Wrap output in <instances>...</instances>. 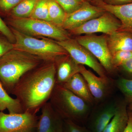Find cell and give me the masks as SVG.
Instances as JSON below:
<instances>
[{"label":"cell","mask_w":132,"mask_h":132,"mask_svg":"<svg viewBox=\"0 0 132 132\" xmlns=\"http://www.w3.org/2000/svg\"><path fill=\"white\" fill-rule=\"evenodd\" d=\"M38 0H22L11 10L13 18H30Z\"/></svg>","instance_id":"cell-21"},{"label":"cell","mask_w":132,"mask_h":132,"mask_svg":"<svg viewBox=\"0 0 132 132\" xmlns=\"http://www.w3.org/2000/svg\"><path fill=\"white\" fill-rule=\"evenodd\" d=\"M56 42L64 48L72 59L79 65L89 67L99 76L103 78L108 77L106 71L98 61L75 39L70 38L61 41H56Z\"/></svg>","instance_id":"cell-8"},{"label":"cell","mask_w":132,"mask_h":132,"mask_svg":"<svg viewBox=\"0 0 132 132\" xmlns=\"http://www.w3.org/2000/svg\"><path fill=\"white\" fill-rule=\"evenodd\" d=\"M40 111L36 132H64V120L54 110L49 101Z\"/></svg>","instance_id":"cell-13"},{"label":"cell","mask_w":132,"mask_h":132,"mask_svg":"<svg viewBox=\"0 0 132 132\" xmlns=\"http://www.w3.org/2000/svg\"><path fill=\"white\" fill-rule=\"evenodd\" d=\"M38 120L36 114L27 112L7 114L0 112V132H35Z\"/></svg>","instance_id":"cell-10"},{"label":"cell","mask_w":132,"mask_h":132,"mask_svg":"<svg viewBox=\"0 0 132 132\" xmlns=\"http://www.w3.org/2000/svg\"><path fill=\"white\" fill-rule=\"evenodd\" d=\"M13 48V43L10 42L4 36L0 35V57Z\"/></svg>","instance_id":"cell-29"},{"label":"cell","mask_w":132,"mask_h":132,"mask_svg":"<svg viewBox=\"0 0 132 132\" xmlns=\"http://www.w3.org/2000/svg\"><path fill=\"white\" fill-rule=\"evenodd\" d=\"M108 45L111 55L119 51L132 52V34L118 31L107 35Z\"/></svg>","instance_id":"cell-17"},{"label":"cell","mask_w":132,"mask_h":132,"mask_svg":"<svg viewBox=\"0 0 132 132\" xmlns=\"http://www.w3.org/2000/svg\"><path fill=\"white\" fill-rule=\"evenodd\" d=\"M105 12L101 7L87 1L75 12L66 15L62 28L69 32L90 20L101 16Z\"/></svg>","instance_id":"cell-12"},{"label":"cell","mask_w":132,"mask_h":132,"mask_svg":"<svg viewBox=\"0 0 132 132\" xmlns=\"http://www.w3.org/2000/svg\"><path fill=\"white\" fill-rule=\"evenodd\" d=\"M116 88L120 91L127 106H132V80L121 77L115 80Z\"/></svg>","instance_id":"cell-22"},{"label":"cell","mask_w":132,"mask_h":132,"mask_svg":"<svg viewBox=\"0 0 132 132\" xmlns=\"http://www.w3.org/2000/svg\"><path fill=\"white\" fill-rule=\"evenodd\" d=\"M91 2L114 15L120 21L121 26L118 31L132 34V3L121 6L106 4L102 0H92Z\"/></svg>","instance_id":"cell-14"},{"label":"cell","mask_w":132,"mask_h":132,"mask_svg":"<svg viewBox=\"0 0 132 132\" xmlns=\"http://www.w3.org/2000/svg\"><path fill=\"white\" fill-rule=\"evenodd\" d=\"M132 57V52L119 51L112 55V63L114 70L117 72L118 69L128 59Z\"/></svg>","instance_id":"cell-25"},{"label":"cell","mask_w":132,"mask_h":132,"mask_svg":"<svg viewBox=\"0 0 132 132\" xmlns=\"http://www.w3.org/2000/svg\"><path fill=\"white\" fill-rule=\"evenodd\" d=\"M75 39L98 61L107 74L115 73L116 71L112 65V55L108 45L107 35L87 34L78 36Z\"/></svg>","instance_id":"cell-6"},{"label":"cell","mask_w":132,"mask_h":132,"mask_svg":"<svg viewBox=\"0 0 132 132\" xmlns=\"http://www.w3.org/2000/svg\"><path fill=\"white\" fill-rule=\"evenodd\" d=\"M22 0H0V9L4 12L11 11Z\"/></svg>","instance_id":"cell-30"},{"label":"cell","mask_w":132,"mask_h":132,"mask_svg":"<svg viewBox=\"0 0 132 132\" xmlns=\"http://www.w3.org/2000/svg\"><path fill=\"white\" fill-rule=\"evenodd\" d=\"M15 38L14 49L20 50L39 58L46 62H53L59 57L68 54L64 48L56 41L39 39L10 28Z\"/></svg>","instance_id":"cell-4"},{"label":"cell","mask_w":132,"mask_h":132,"mask_svg":"<svg viewBox=\"0 0 132 132\" xmlns=\"http://www.w3.org/2000/svg\"><path fill=\"white\" fill-rule=\"evenodd\" d=\"M108 5L113 6H121L132 3V0H102Z\"/></svg>","instance_id":"cell-31"},{"label":"cell","mask_w":132,"mask_h":132,"mask_svg":"<svg viewBox=\"0 0 132 132\" xmlns=\"http://www.w3.org/2000/svg\"><path fill=\"white\" fill-rule=\"evenodd\" d=\"M8 21L12 28L33 37H47L57 41L71 38L68 31L50 22L31 18L19 19L13 17L9 20Z\"/></svg>","instance_id":"cell-5"},{"label":"cell","mask_w":132,"mask_h":132,"mask_svg":"<svg viewBox=\"0 0 132 132\" xmlns=\"http://www.w3.org/2000/svg\"><path fill=\"white\" fill-rule=\"evenodd\" d=\"M0 34H1V32H0Z\"/></svg>","instance_id":"cell-35"},{"label":"cell","mask_w":132,"mask_h":132,"mask_svg":"<svg viewBox=\"0 0 132 132\" xmlns=\"http://www.w3.org/2000/svg\"><path fill=\"white\" fill-rule=\"evenodd\" d=\"M80 73L87 84L95 105L112 96L114 89L116 88L115 80L109 77L103 78L97 76L82 65H80Z\"/></svg>","instance_id":"cell-9"},{"label":"cell","mask_w":132,"mask_h":132,"mask_svg":"<svg viewBox=\"0 0 132 132\" xmlns=\"http://www.w3.org/2000/svg\"><path fill=\"white\" fill-rule=\"evenodd\" d=\"M127 107L124 99H121L115 115L102 132H124L128 121Z\"/></svg>","instance_id":"cell-18"},{"label":"cell","mask_w":132,"mask_h":132,"mask_svg":"<svg viewBox=\"0 0 132 132\" xmlns=\"http://www.w3.org/2000/svg\"><path fill=\"white\" fill-rule=\"evenodd\" d=\"M121 99L112 96L95 104L87 121L85 126L91 132H102L115 115Z\"/></svg>","instance_id":"cell-7"},{"label":"cell","mask_w":132,"mask_h":132,"mask_svg":"<svg viewBox=\"0 0 132 132\" xmlns=\"http://www.w3.org/2000/svg\"><path fill=\"white\" fill-rule=\"evenodd\" d=\"M121 26L120 21L114 15L106 11L101 16L90 20L69 32L77 36L97 33L109 35L119 31Z\"/></svg>","instance_id":"cell-11"},{"label":"cell","mask_w":132,"mask_h":132,"mask_svg":"<svg viewBox=\"0 0 132 132\" xmlns=\"http://www.w3.org/2000/svg\"><path fill=\"white\" fill-rule=\"evenodd\" d=\"M48 16L50 22L62 28L67 14L55 0H48Z\"/></svg>","instance_id":"cell-20"},{"label":"cell","mask_w":132,"mask_h":132,"mask_svg":"<svg viewBox=\"0 0 132 132\" xmlns=\"http://www.w3.org/2000/svg\"><path fill=\"white\" fill-rule=\"evenodd\" d=\"M56 67V84L62 85L75 75L80 73V65L69 54L59 57L54 62Z\"/></svg>","instance_id":"cell-15"},{"label":"cell","mask_w":132,"mask_h":132,"mask_svg":"<svg viewBox=\"0 0 132 132\" xmlns=\"http://www.w3.org/2000/svg\"><path fill=\"white\" fill-rule=\"evenodd\" d=\"M43 61L26 52L11 50L0 57V81L7 92L11 94L20 79Z\"/></svg>","instance_id":"cell-2"},{"label":"cell","mask_w":132,"mask_h":132,"mask_svg":"<svg viewBox=\"0 0 132 132\" xmlns=\"http://www.w3.org/2000/svg\"><path fill=\"white\" fill-rule=\"evenodd\" d=\"M0 32L4 36L12 43L15 42V38L10 28L7 26L6 23L0 16Z\"/></svg>","instance_id":"cell-28"},{"label":"cell","mask_w":132,"mask_h":132,"mask_svg":"<svg viewBox=\"0 0 132 132\" xmlns=\"http://www.w3.org/2000/svg\"><path fill=\"white\" fill-rule=\"evenodd\" d=\"M5 110H7L9 113L24 112L18 100L9 95L0 81V112Z\"/></svg>","instance_id":"cell-19"},{"label":"cell","mask_w":132,"mask_h":132,"mask_svg":"<svg viewBox=\"0 0 132 132\" xmlns=\"http://www.w3.org/2000/svg\"><path fill=\"white\" fill-rule=\"evenodd\" d=\"M48 3V0H38L30 18L50 22Z\"/></svg>","instance_id":"cell-23"},{"label":"cell","mask_w":132,"mask_h":132,"mask_svg":"<svg viewBox=\"0 0 132 132\" xmlns=\"http://www.w3.org/2000/svg\"><path fill=\"white\" fill-rule=\"evenodd\" d=\"M64 132H91L84 126L76 124L72 121L64 120Z\"/></svg>","instance_id":"cell-26"},{"label":"cell","mask_w":132,"mask_h":132,"mask_svg":"<svg viewBox=\"0 0 132 132\" xmlns=\"http://www.w3.org/2000/svg\"><path fill=\"white\" fill-rule=\"evenodd\" d=\"M61 7L66 14L75 12L81 7L87 0H55Z\"/></svg>","instance_id":"cell-24"},{"label":"cell","mask_w":132,"mask_h":132,"mask_svg":"<svg viewBox=\"0 0 132 132\" xmlns=\"http://www.w3.org/2000/svg\"><path fill=\"white\" fill-rule=\"evenodd\" d=\"M121 75L120 77L132 80V57L125 62L118 69Z\"/></svg>","instance_id":"cell-27"},{"label":"cell","mask_w":132,"mask_h":132,"mask_svg":"<svg viewBox=\"0 0 132 132\" xmlns=\"http://www.w3.org/2000/svg\"><path fill=\"white\" fill-rule=\"evenodd\" d=\"M49 102L64 120L85 126L93 106L62 85L56 84Z\"/></svg>","instance_id":"cell-3"},{"label":"cell","mask_w":132,"mask_h":132,"mask_svg":"<svg viewBox=\"0 0 132 132\" xmlns=\"http://www.w3.org/2000/svg\"><path fill=\"white\" fill-rule=\"evenodd\" d=\"M128 121L127 126L123 132H132V111L128 109Z\"/></svg>","instance_id":"cell-32"},{"label":"cell","mask_w":132,"mask_h":132,"mask_svg":"<svg viewBox=\"0 0 132 132\" xmlns=\"http://www.w3.org/2000/svg\"><path fill=\"white\" fill-rule=\"evenodd\" d=\"M56 67L53 62L33 69L24 75L12 90L24 112L36 114L49 101L56 85Z\"/></svg>","instance_id":"cell-1"},{"label":"cell","mask_w":132,"mask_h":132,"mask_svg":"<svg viewBox=\"0 0 132 132\" xmlns=\"http://www.w3.org/2000/svg\"><path fill=\"white\" fill-rule=\"evenodd\" d=\"M87 1H88L91 2L92 1V0H87Z\"/></svg>","instance_id":"cell-34"},{"label":"cell","mask_w":132,"mask_h":132,"mask_svg":"<svg viewBox=\"0 0 132 132\" xmlns=\"http://www.w3.org/2000/svg\"><path fill=\"white\" fill-rule=\"evenodd\" d=\"M62 85L74 94L84 100L92 106L95 105L85 79L80 73L75 75Z\"/></svg>","instance_id":"cell-16"},{"label":"cell","mask_w":132,"mask_h":132,"mask_svg":"<svg viewBox=\"0 0 132 132\" xmlns=\"http://www.w3.org/2000/svg\"><path fill=\"white\" fill-rule=\"evenodd\" d=\"M128 109L131 110V111H132V106H128Z\"/></svg>","instance_id":"cell-33"}]
</instances>
